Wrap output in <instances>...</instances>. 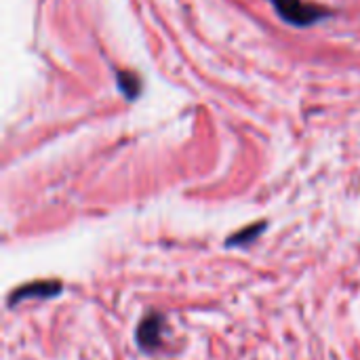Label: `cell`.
Masks as SVG:
<instances>
[{
    "instance_id": "cell-1",
    "label": "cell",
    "mask_w": 360,
    "mask_h": 360,
    "mask_svg": "<svg viewBox=\"0 0 360 360\" xmlns=\"http://www.w3.org/2000/svg\"><path fill=\"white\" fill-rule=\"evenodd\" d=\"M274 11L291 25H297V27H306V25H312V23H319L321 19H325L327 11L316 6V4H310V2H304V0H270Z\"/></svg>"
},
{
    "instance_id": "cell-2",
    "label": "cell",
    "mask_w": 360,
    "mask_h": 360,
    "mask_svg": "<svg viewBox=\"0 0 360 360\" xmlns=\"http://www.w3.org/2000/svg\"><path fill=\"white\" fill-rule=\"evenodd\" d=\"M160 335H162V316L150 314L139 323L137 329V342L143 350H156L160 346Z\"/></svg>"
},
{
    "instance_id": "cell-3",
    "label": "cell",
    "mask_w": 360,
    "mask_h": 360,
    "mask_svg": "<svg viewBox=\"0 0 360 360\" xmlns=\"http://www.w3.org/2000/svg\"><path fill=\"white\" fill-rule=\"evenodd\" d=\"M61 291V283H53V281H40V283H30L17 291H13L8 304H19L23 300H32V297H55Z\"/></svg>"
},
{
    "instance_id": "cell-4",
    "label": "cell",
    "mask_w": 360,
    "mask_h": 360,
    "mask_svg": "<svg viewBox=\"0 0 360 360\" xmlns=\"http://www.w3.org/2000/svg\"><path fill=\"white\" fill-rule=\"evenodd\" d=\"M118 86L127 99H135L139 95L141 82H139V76L135 72H118Z\"/></svg>"
},
{
    "instance_id": "cell-5",
    "label": "cell",
    "mask_w": 360,
    "mask_h": 360,
    "mask_svg": "<svg viewBox=\"0 0 360 360\" xmlns=\"http://www.w3.org/2000/svg\"><path fill=\"white\" fill-rule=\"evenodd\" d=\"M264 228H266V224H264V221H262V224H257V226H249L247 230H243V232H238V234L230 236V238H228V247H234V245H247V243L255 240V238L264 232Z\"/></svg>"
}]
</instances>
